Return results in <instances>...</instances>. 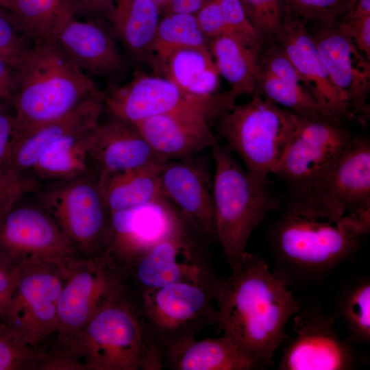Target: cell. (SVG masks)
Wrapping results in <instances>:
<instances>
[{"label":"cell","mask_w":370,"mask_h":370,"mask_svg":"<svg viewBox=\"0 0 370 370\" xmlns=\"http://www.w3.org/2000/svg\"><path fill=\"white\" fill-rule=\"evenodd\" d=\"M36 182L28 175L10 168L0 169V217L8 212L25 195L37 189Z\"/></svg>","instance_id":"f35d334b"},{"label":"cell","mask_w":370,"mask_h":370,"mask_svg":"<svg viewBox=\"0 0 370 370\" xmlns=\"http://www.w3.org/2000/svg\"><path fill=\"white\" fill-rule=\"evenodd\" d=\"M58 305L56 347L66 348L117 284L120 275L107 257H80L65 266Z\"/></svg>","instance_id":"9a60e30c"},{"label":"cell","mask_w":370,"mask_h":370,"mask_svg":"<svg viewBox=\"0 0 370 370\" xmlns=\"http://www.w3.org/2000/svg\"><path fill=\"white\" fill-rule=\"evenodd\" d=\"M246 103L234 105L218 121V133L243 160L246 171L268 187L297 127L299 114L254 93Z\"/></svg>","instance_id":"8992f818"},{"label":"cell","mask_w":370,"mask_h":370,"mask_svg":"<svg viewBox=\"0 0 370 370\" xmlns=\"http://www.w3.org/2000/svg\"><path fill=\"white\" fill-rule=\"evenodd\" d=\"M195 14L171 13L160 18L153 48L155 75H164L170 54L184 46L208 45ZM163 77V76H162Z\"/></svg>","instance_id":"d6a6232c"},{"label":"cell","mask_w":370,"mask_h":370,"mask_svg":"<svg viewBox=\"0 0 370 370\" xmlns=\"http://www.w3.org/2000/svg\"><path fill=\"white\" fill-rule=\"evenodd\" d=\"M162 186L167 199L203 236L217 240L212 181L190 158L162 164Z\"/></svg>","instance_id":"44dd1931"},{"label":"cell","mask_w":370,"mask_h":370,"mask_svg":"<svg viewBox=\"0 0 370 370\" xmlns=\"http://www.w3.org/2000/svg\"><path fill=\"white\" fill-rule=\"evenodd\" d=\"M367 16H370V0H356L340 21L354 20Z\"/></svg>","instance_id":"7dc6e473"},{"label":"cell","mask_w":370,"mask_h":370,"mask_svg":"<svg viewBox=\"0 0 370 370\" xmlns=\"http://www.w3.org/2000/svg\"><path fill=\"white\" fill-rule=\"evenodd\" d=\"M334 313L343 323L347 340L354 346L370 342V280L360 277L343 286L334 306Z\"/></svg>","instance_id":"1f68e13d"},{"label":"cell","mask_w":370,"mask_h":370,"mask_svg":"<svg viewBox=\"0 0 370 370\" xmlns=\"http://www.w3.org/2000/svg\"><path fill=\"white\" fill-rule=\"evenodd\" d=\"M219 72L208 45L184 46L166 60L163 77L184 91L197 95L214 94Z\"/></svg>","instance_id":"f546056e"},{"label":"cell","mask_w":370,"mask_h":370,"mask_svg":"<svg viewBox=\"0 0 370 370\" xmlns=\"http://www.w3.org/2000/svg\"><path fill=\"white\" fill-rule=\"evenodd\" d=\"M65 266L42 263L22 267L3 320L28 344L40 347L58 328V305Z\"/></svg>","instance_id":"4fadbf2b"},{"label":"cell","mask_w":370,"mask_h":370,"mask_svg":"<svg viewBox=\"0 0 370 370\" xmlns=\"http://www.w3.org/2000/svg\"><path fill=\"white\" fill-rule=\"evenodd\" d=\"M236 101L230 90L208 95H193L164 77L144 73L123 86L110 85L104 92V108L112 116L132 124L188 108L207 110L219 119Z\"/></svg>","instance_id":"8fae6325"},{"label":"cell","mask_w":370,"mask_h":370,"mask_svg":"<svg viewBox=\"0 0 370 370\" xmlns=\"http://www.w3.org/2000/svg\"><path fill=\"white\" fill-rule=\"evenodd\" d=\"M364 235L323 205L292 199L273 226V272L288 286L323 280L350 259Z\"/></svg>","instance_id":"7a4b0ae2"},{"label":"cell","mask_w":370,"mask_h":370,"mask_svg":"<svg viewBox=\"0 0 370 370\" xmlns=\"http://www.w3.org/2000/svg\"><path fill=\"white\" fill-rule=\"evenodd\" d=\"M208 241L183 216L169 236L118 271L138 293L190 282L204 286L216 295L221 278L214 271Z\"/></svg>","instance_id":"ba28073f"},{"label":"cell","mask_w":370,"mask_h":370,"mask_svg":"<svg viewBox=\"0 0 370 370\" xmlns=\"http://www.w3.org/2000/svg\"><path fill=\"white\" fill-rule=\"evenodd\" d=\"M32 194L81 257L104 254L110 212L100 182L90 170L39 186Z\"/></svg>","instance_id":"9c48e42d"},{"label":"cell","mask_w":370,"mask_h":370,"mask_svg":"<svg viewBox=\"0 0 370 370\" xmlns=\"http://www.w3.org/2000/svg\"><path fill=\"white\" fill-rule=\"evenodd\" d=\"M230 266L216 294L217 325L262 369L269 367L300 304L259 255L245 251Z\"/></svg>","instance_id":"6da1fadb"},{"label":"cell","mask_w":370,"mask_h":370,"mask_svg":"<svg viewBox=\"0 0 370 370\" xmlns=\"http://www.w3.org/2000/svg\"><path fill=\"white\" fill-rule=\"evenodd\" d=\"M53 38L83 72L114 84L127 71L128 62L120 51L112 29L101 22L79 21L75 14L65 16Z\"/></svg>","instance_id":"ac0fdd59"},{"label":"cell","mask_w":370,"mask_h":370,"mask_svg":"<svg viewBox=\"0 0 370 370\" xmlns=\"http://www.w3.org/2000/svg\"><path fill=\"white\" fill-rule=\"evenodd\" d=\"M38 370H84V368L69 350L56 347L53 351H46Z\"/></svg>","instance_id":"b9f144b4"},{"label":"cell","mask_w":370,"mask_h":370,"mask_svg":"<svg viewBox=\"0 0 370 370\" xmlns=\"http://www.w3.org/2000/svg\"><path fill=\"white\" fill-rule=\"evenodd\" d=\"M217 121L201 109L179 110L155 116L135 124L155 153L164 161L191 158L217 140L209 123Z\"/></svg>","instance_id":"ffe728a7"},{"label":"cell","mask_w":370,"mask_h":370,"mask_svg":"<svg viewBox=\"0 0 370 370\" xmlns=\"http://www.w3.org/2000/svg\"><path fill=\"white\" fill-rule=\"evenodd\" d=\"M138 293L164 369L168 358L197 333L218 323L216 295L201 284L177 282Z\"/></svg>","instance_id":"30bf717a"},{"label":"cell","mask_w":370,"mask_h":370,"mask_svg":"<svg viewBox=\"0 0 370 370\" xmlns=\"http://www.w3.org/2000/svg\"><path fill=\"white\" fill-rule=\"evenodd\" d=\"M218 143L212 147V181L217 240L229 265L245 251L248 241L267 214L279 208L267 188L256 182Z\"/></svg>","instance_id":"5b68a950"},{"label":"cell","mask_w":370,"mask_h":370,"mask_svg":"<svg viewBox=\"0 0 370 370\" xmlns=\"http://www.w3.org/2000/svg\"><path fill=\"white\" fill-rule=\"evenodd\" d=\"M294 337L279 361L280 370H347L355 368L358 354L334 328V318L318 306H308L293 317Z\"/></svg>","instance_id":"5bb4252c"},{"label":"cell","mask_w":370,"mask_h":370,"mask_svg":"<svg viewBox=\"0 0 370 370\" xmlns=\"http://www.w3.org/2000/svg\"><path fill=\"white\" fill-rule=\"evenodd\" d=\"M21 269L0 256V319H3Z\"/></svg>","instance_id":"60d3db41"},{"label":"cell","mask_w":370,"mask_h":370,"mask_svg":"<svg viewBox=\"0 0 370 370\" xmlns=\"http://www.w3.org/2000/svg\"><path fill=\"white\" fill-rule=\"evenodd\" d=\"M183 215L166 198L110 212L104 255L117 270L169 236Z\"/></svg>","instance_id":"2e32d148"},{"label":"cell","mask_w":370,"mask_h":370,"mask_svg":"<svg viewBox=\"0 0 370 370\" xmlns=\"http://www.w3.org/2000/svg\"><path fill=\"white\" fill-rule=\"evenodd\" d=\"M18 65L0 56V101L12 102L17 84Z\"/></svg>","instance_id":"ee69618b"},{"label":"cell","mask_w":370,"mask_h":370,"mask_svg":"<svg viewBox=\"0 0 370 370\" xmlns=\"http://www.w3.org/2000/svg\"><path fill=\"white\" fill-rule=\"evenodd\" d=\"M210 0H164L160 5L161 13L195 14L206 3Z\"/></svg>","instance_id":"f6af8a7d"},{"label":"cell","mask_w":370,"mask_h":370,"mask_svg":"<svg viewBox=\"0 0 370 370\" xmlns=\"http://www.w3.org/2000/svg\"><path fill=\"white\" fill-rule=\"evenodd\" d=\"M263 45L275 42L287 15L286 0H239Z\"/></svg>","instance_id":"8d00e7d4"},{"label":"cell","mask_w":370,"mask_h":370,"mask_svg":"<svg viewBox=\"0 0 370 370\" xmlns=\"http://www.w3.org/2000/svg\"><path fill=\"white\" fill-rule=\"evenodd\" d=\"M18 203L0 217V256L20 268L42 263L66 266L81 257L42 206Z\"/></svg>","instance_id":"7c38bea8"},{"label":"cell","mask_w":370,"mask_h":370,"mask_svg":"<svg viewBox=\"0 0 370 370\" xmlns=\"http://www.w3.org/2000/svg\"><path fill=\"white\" fill-rule=\"evenodd\" d=\"M160 14L159 5L153 0H115L114 9L108 16L115 37L130 58L151 69Z\"/></svg>","instance_id":"d4e9b609"},{"label":"cell","mask_w":370,"mask_h":370,"mask_svg":"<svg viewBox=\"0 0 370 370\" xmlns=\"http://www.w3.org/2000/svg\"><path fill=\"white\" fill-rule=\"evenodd\" d=\"M254 93L301 115L332 117L307 90L286 83L260 67Z\"/></svg>","instance_id":"836d02e7"},{"label":"cell","mask_w":370,"mask_h":370,"mask_svg":"<svg viewBox=\"0 0 370 370\" xmlns=\"http://www.w3.org/2000/svg\"><path fill=\"white\" fill-rule=\"evenodd\" d=\"M103 95L53 38L32 44L18 65L11 102L14 135L60 118L90 97Z\"/></svg>","instance_id":"277c9868"},{"label":"cell","mask_w":370,"mask_h":370,"mask_svg":"<svg viewBox=\"0 0 370 370\" xmlns=\"http://www.w3.org/2000/svg\"><path fill=\"white\" fill-rule=\"evenodd\" d=\"M3 8L32 44L53 38L62 18L78 12L75 0H5Z\"/></svg>","instance_id":"4dcf8cb0"},{"label":"cell","mask_w":370,"mask_h":370,"mask_svg":"<svg viewBox=\"0 0 370 370\" xmlns=\"http://www.w3.org/2000/svg\"><path fill=\"white\" fill-rule=\"evenodd\" d=\"M339 23L347 30L356 48L370 59V16Z\"/></svg>","instance_id":"7bdbcfd3"},{"label":"cell","mask_w":370,"mask_h":370,"mask_svg":"<svg viewBox=\"0 0 370 370\" xmlns=\"http://www.w3.org/2000/svg\"><path fill=\"white\" fill-rule=\"evenodd\" d=\"M155 2L157 3V4L160 6V5L163 3L164 0H153Z\"/></svg>","instance_id":"c3c4849f"},{"label":"cell","mask_w":370,"mask_h":370,"mask_svg":"<svg viewBox=\"0 0 370 370\" xmlns=\"http://www.w3.org/2000/svg\"><path fill=\"white\" fill-rule=\"evenodd\" d=\"M275 41L283 48L308 90L330 116L345 121L356 119L347 100L330 80L304 23L286 15Z\"/></svg>","instance_id":"d6986e66"},{"label":"cell","mask_w":370,"mask_h":370,"mask_svg":"<svg viewBox=\"0 0 370 370\" xmlns=\"http://www.w3.org/2000/svg\"><path fill=\"white\" fill-rule=\"evenodd\" d=\"M356 0H286L287 15L307 27L337 24Z\"/></svg>","instance_id":"d590c367"},{"label":"cell","mask_w":370,"mask_h":370,"mask_svg":"<svg viewBox=\"0 0 370 370\" xmlns=\"http://www.w3.org/2000/svg\"><path fill=\"white\" fill-rule=\"evenodd\" d=\"M31 45L12 14L0 8V56L18 64Z\"/></svg>","instance_id":"74e56055"},{"label":"cell","mask_w":370,"mask_h":370,"mask_svg":"<svg viewBox=\"0 0 370 370\" xmlns=\"http://www.w3.org/2000/svg\"><path fill=\"white\" fill-rule=\"evenodd\" d=\"M209 48L217 67L238 96L255 92L262 42L255 35L223 34L211 39Z\"/></svg>","instance_id":"484cf974"},{"label":"cell","mask_w":370,"mask_h":370,"mask_svg":"<svg viewBox=\"0 0 370 370\" xmlns=\"http://www.w3.org/2000/svg\"><path fill=\"white\" fill-rule=\"evenodd\" d=\"M5 0H0V8H3Z\"/></svg>","instance_id":"681fc988"},{"label":"cell","mask_w":370,"mask_h":370,"mask_svg":"<svg viewBox=\"0 0 370 370\" xmlns=\"http://www.w3.org/2000/svg\"><path fill=\"white\" fill-rule=\"evenodd\" d=\"M317 202L340 217L370 215V143L367 138L353 136Z\"/></svg>","instance_id":"603a6c76"},{"label":"cell","mask_w":370,"mask_h":370,"mask_svg":"<svg viewBox=\"0 0 370 370\" xmlns=\"http://www.w3.org/2000/svg\"><path fill=\"white\" fill-rule=\"evenodd\" d=\"M46 351L27 343L14 328L0 319V370H38Z\"/></svg>","instance_id":"e575fe53"},{"label":"cell","mask_w":370,"mask_h":370,"mask_svg":"<svg viewBox=\"0 0 370 370\" xmlns=\"http://www.w3.org/2000/svg\"><path fill=\"white\" fill-rule=\"evenodd\" d=\"M346 122L299 114L295 133L273 173L287 185L292 199L318 201L322 198L337 162L354 136Z\"/></svg>","instance_id":"52a82bcc"},{"label":"cell","mask_w":370,"mask_h":370,"mask_svg":"<svg viewBox=\"0 0 370 370\" xmlns=\"http://www.w3.org/2000/svg\"><path fill=\"white\" fill-rule=\"evenodd\" d=\"M164 369L172 370H254L260 365L231 338L194 340L166 360Z\"/></svg>","instance_id":"83f0119b"},{"label":"cell","mask_w":370,"mask_h":370,"mask_svg":"<svg viewBox=\"0 0 370 370\" xmlns=\"http://www.w3.org/2000/svg\"><path fill=\"white\" fill-rule=\"evenodd\" d=\"M163 164L153 163L126 170L100 180L109 212L128 209L166 198L160 177Z\"/></svg>","instance_id":"f1b7e54d"},{"label":"cell","mask_w":370,"mask_h":370,"mask_svg":"<svg viewBox=\"0 0 370 370\" xmlns=\"http://www.w3.org/2000/svg\"><path fill=\"white\" fill-rule=\"evenodd\" d=\"M164 162L134 124L113 116L99 123L88 153L89 169L99 181L116 173Z\"/></svg>","instance_id":"7402d4cb"},{"label":"cell","mask_w":370,"mask_h":370,"mask_svg":"<svg viewBox=\"0 0 370 370\" xmlns=\"http://www.w3.org/2000/svg\"><path fill=\"white\" fill-rule=\"evenodd\" d=\"M77 10L104 14L108 16L115 7V0H75Z\"/></svg>","instance_id":"bcb514c9"},{"label":"cell","mask_w":370,"mask_h":370,"mask_svg":"<svg viewBox=\"0 0 370 370\" xmlns=\"http://www.w3.org/2000/svg\"><path fill=\"white\" fill-rule=\"evenodd\" d=\"M99 123L79 127L57 140L43 152L27 175L38 187L90 170L88 153Z\"/></svg>","instance_id":"4316f807"},{"label":"cell","mask_w":370,"mask_h":370,"mask_svg":"<svg viewBox=\"0 0 370 370\" xmlns=\"http://www.w3.org/2000/svg\"><path fill=\"white\" fill-rule=\"evenodd\" d=\"M104 95L92 97L66 115L14 136L8 168L27 175L43 152L73 130L100 123Z\"/></svg>","instance_id":"cb8c5ba5"},{"label":"cell","mask_w":370,"mask_h":370,"mask_svg":"<svg viewBox=\"0 0 370 370\" xmlns=\"http://www.w3.org/2000/svg\"><path fill=\"white\" fill-rule=\"evenodd\" d=\"M330 80L347 100L361 123L370 116V59L355 46L341 23L307 27Z\"/></svg>","instance_id":"e0dca14e"},{"label":"cell","mask_w":370,"mask_h":370,"mask_svg":"<svg viewBox=\"0 0 370 370\" xmlns=\"http://www.w3.org/2000/svg\"><path fill=\"white\" fill-rule=\"evenodd\" d=\"M9 102L0 101V169L8 166L15 132L14 113Z\"/></svg>","instance_id":"ab89813d"},{"label":"cell","mask_w":370,"mask_h":370,"mask_svg":"<svg viewBox=\"0 0 370 370\" xmlns=\"http://www.w3.org/2000/svg\"><path fill=\"white\" fill-rule=\"evenodd\" d=\"M64 349L84 370L164 369L139 295L121 275L87 324Z\"/></svg>","instance_id":"3957f363"}]
</instances>
